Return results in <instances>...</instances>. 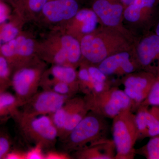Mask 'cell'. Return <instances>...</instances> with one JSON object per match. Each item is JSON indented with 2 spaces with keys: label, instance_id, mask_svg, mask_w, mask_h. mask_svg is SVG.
<instances>
[{
  "label": "cell",
  "instance_id": "obj_38",
  "mask_svg": "<svg viewBox=\"0 0 159 159\" xmlns=\"http://www.w3.org/2000/svg\"><path fill=\"white\" fill-rule=\"evenodd\" d=\"M4 1H5V0H2V1H3V2H4ZM6 1H8V0H6Z\"/></svg>",
  "mask_w": 159,
  "mask_h": 159
},
{
  "label": "cell",
  "instance_id": "obj_27",
  "mask_svg": "<svg viewBox=\"0 0 159 159\" xmlns=\"http://www.w3.org/2000/svg\"><path fill=\"white\" fill-rule=\"evenodd\" d=\"M155 80L148 97L140 105L150 107L159 106V68L157 71Z\"/></svg>",
  "mask_w": 159,
  "mask_h": 159
},
{
  "label": "cell",
  "instance_id": "obj_26",
  "mask_svg": "<svg viewBox=\"0 0 159 159\" xmlns=\"http://www.w3.org/2000/svg\"><path fill=\"white\" fill-rule=\"evenodd\" d=\"M19 30L12 23H5L0 25V37L3 44L18 36Z\"/></svg>",
  "mask_w": 159,
  "mask_h": 159
},
{
  "label": "cell",
  "instance_id": "obj_37",
  "mask_svg": "<svg viewBox=\"0 0 159 159\" xmlns=\"http://www.w3.org/2000/svg\"><path fill=\"white\" fill-rule=\"evenodd\" d=\"M0 91H4L2 89V88H1V86H0Z\"/></svg>",
  "mask_w": 159,
  "mask_h": 159
},
{
  "label": "cell",
  "instance_id": "obj_18",
  "mask_svg": "<svg viewBox=\"0 0 159 159\" xmlns=\"http://www.w3.org/2000/svg\"><path fill=\"white\" fill-rule=\"evenodd\" d=\"M61 45L66 53L68 65L75 68L82 56L80 42L72 35H66L61 39Z\"/></svg>",
  "mask_w": 159,
  "mask_h": 159
},
{
  "label": "cell",
  "instance_id": "obj_9",
  "mask_svg": "<svg viewBox=\"0 0 159 159\" xmlns=\"http://www.w3.org/2000/svg\"><path fill=\"white\" fill-rule=\"evenodd\" d=\"M97 67L107 77L114 75L125 77L140 70L135 55L127 50L112 54Z\"/></svg>",
  "mask_w": 159,
  "mask_h": 159
},
{
  "label": "cell",
  "instance_id": "obj_11",
  "mask_svg": "<svg viewBox=\"0 0 159 159\" xmlns=\"http://www.w3.org/2000/svg\"><path fill=\"white\" fill-rule=\"evenodd\" d=\"M125 7L120 0H94L93 10L102 24L109 28H116L123 17Z\"/></svg>",
  "mask_w": 159,
  "mask_h": 159
},
{
  "label": "cell",
  "instance_id": "obj_33",
  "mask_svg": "<svg viewBox=\"0 0 159 159\" xmlns=\"http://www.w3.org/2000/svg\"><path fill=\"white\" fill-rule=\"evenodd\" d=\"M149 109L151 111L156 117L159 121V106H152L151 108Z\"/></svg>",
  "mask_w": 159,
  "mask_h": 159
},
{
  "label": "cell",
  "instance_id": "obj_30",
  "mask_svg": "<svg viewBox=\"0 0 159 159\" xmlns=\"http://www.w3.org/2000/svg\"><path fill=\"white\" fill-rule=\"evenodd\" d=\"M43 150L39 146H35L34 148H32L27 153H25V159H45V154L43 153Z\"/></svg>",
  "mask_w": 159,
  "mask_h": 159
},
{
  "label": "cell",
  "instance_id": "obj_1",
  "mask_svg": "<svg viewBox=\"0 0 159 159\" xmlns=\"http://www.w3.org/2000/svg\"><path fill=\"white\" fill-rule=\"evenodd\" d=\"M12 116L26 141L47 152L54 150L58 132L49 115L33 116L19 110Z\"/></svg>",
  "mask_w": 159,
  "mask_h": 159
},
{
  "label": "cell",
  "instance_id": "obj_32",
  "mask_svg": "<svg viewBox=\"0 0 159 159\" xmlns=\"http://www.w3.org/2000/svg\"><path fill=\"white\" fill-rule=\"evenodd\" d=\"M72 157L66 152L58 153L53 151L48 152L45 154V159H71Z\"/></svg>",
  "mask_w": 159,
  "mask_h": 159
},
{
  "label": "cell",
  "instance_id": "obj_7",
  "mask_svg": "<svg viewBox=\"0 0 159 159\" xmlns=\"http://www.w3.org/2000/svg\"><path fill=\"white\" fill-rule=\"evenodd\" d=\"M70 97L53 91L43 90L38 92L21 107L27 115H50L62 107Z\"/></svg>",
  "mask_w": 159,
  "mask_h": 159
},
{
  "label": "cell",
  "instance_id": "obj_24",
  "mask_svg": "<svg viewBox=\"0 0 159 159\" xmlns=\"http://www.w3.org/2000/svg\"><path fill=\"white\" fill-rule=\"evenodd\" d=\"M16 9H25L33 12L41 11L48 0H8Z\"/></svg>",
  "mask_w": 159,
  "mask_h": 159
},
{
  "label": "cell",
  "instance_id": "obj_25",
  "mask_svg": "<svg viewBox=\"0 0 159 159\" xmlns=\"http://www.w3.org/2000/svg\"><path fill=\"white\" fill-rule=\"evenodd\" d=\"M11 67L7 60L0 54V86L3 90L11 85V80L9 78Z\"/></svg>",
  "mask_w": 159,
  "mask_h": 159
},
{
  "label": "cell",
  "instance_id": "obj_39",
  "mask_svg": "<svg viewBox=\"0 0 159 159\" xmlns=\"http://www.w3.org/2000/svg\"></svg>",
  "mask_w": 159,
  "mask_h": 159
},
{
  "label": "cell",
  "instance_id": "obj_8",
  "mask_svg": "<svg viewBox=\"0 0 159 159\" xmlns=\"http://www.w3.org/2000/svg\"><path fill=\"white\" fill-rule=\"evenodd\" d=\"M41 72L36 68L20 67L15 72L11 80V86L15 95L22 106L38 92L41 80Z\"/></svg>",
  "mask_w": 159,
  "mask_h": 159
},
{
  "label": "cell",
  "instance_id": "obj_36",
  "mask_svg": "<svg viewBox=\"0 0 159 159\" xmlns=\"http://www.w3.org/2000/svg\"><path fill=\"white\" fill-rule=\"evenodd\" d=\"M3 45L2 41V39H1V38L0 37V48L2 47V46Z\"/></svg>",
  "mask_w": 159,
  "mask_h": 159
},
{
  "label": "cell",
  "instance_id": "obj_22",
  "mask_svg": "<svg viewBox=\"0 0 159 159\" xmlns=\"http://www.w3.org/2000/svg\"><path fill=\"white\" fill-rule=\"evenodd\" d=\"M17 63L20 57H28L33 53L34 43L30 39L24 36H18L13 39Z\"/></svg>",
  "mask_w": 159,
  "mask_h": 159
},
{
  "label": "cell",
  "instance_id": "obj_5",
  "mask_svg": "<svg viewBox=\"0 0 159 159\" xmlns=\"http://www.w3.org/2000/svg\"><path fill=\"white\" fill-rule=\"evenodd\" d=\"M84 98L89 111L106 119H113L123 111L131 110L130 99L124 91L117 87L84 95Z\"/></svg>",
  "mask_w": 159,
  "mask_h": 159
},
{
  "label": "cell",
  "instance_id": "obj_23",
  "mask_svg": "<svg viewBox=\"0 0 159 159\" xmlns=\"http://www.w3.org/2000/svg\"><path fill=\"white\" fill-rule=\"evenodd\" d=\"M136 153L142 155L148 159H159V135L152 137L146 145L136 149Z\"/></svg>",
  "mask_w": 159,
  "mask_h": 159
},
{
  "label": "cell",
  "instance_id": "obj_13",
  "mask_svg": "<svg viewBox=\"0 0 159 159\" xmlns=\"http://www.w3.org/2000/svg\"><path fill=\"white\" fill-rule=\"evenodd\" d=\"M79 11L78 0H48L42 12L52 22L74 18Z\"/></svg>",
  "mask_w": 159,
  "mask_h": 159
},
{
  "label": "cell",
  "instance_id": "obj_14",
  "mask_svg": "<svg viewBox=\"0 0 159 159\" xmlns=\"http://www.w3.org/2000/svg\"><path fill=\"white\" fill-rule=\"evenodd\" d=\"M66 112V123L58 140L62 141L88 113L89 110L83 97L76 96L68 99L64 105Z\"/></svg>",
  "mask_w": 159,
  "mask_h": 159
},
{
  "label": "cell",
  "instance_id": "obj_35",
  "mask_svg": "<svg viewBox=\"0 0 159 159\" xmlns=\"http://www.w3.org/2000/svg\"><path fill=\"white\" fill-rule=\"evenodd\" d=\"M155 33L159 36V20L157 22L156 25Z\"/></svg>",
  "mask_w": 159,
  "mask_h": 159
},
{
  "label": "cell",
  "instance_id": "obj_31",
  "mask_svg": "<svg viewBox=\"0 0 159 159\" xmlns=\"http://www.w3.org/2000/svg\"><path fill=\"white\" fill-rule=\"evenodd\" d=\"M9 7L4 2H0V25L6 23L9 18Z\"/></svg>",
  "mask_w": 159,
  "mask_h": 159
},
{
  "label": "cell",
  "instance_id": "obj_15",
  "mask_svg": "<svg viewBox=\"0 0 159 159\" xmlns=\"http://www.w3.org/2000/svg\"><path fill=\"white\" fill-rule=\"evenodd\" d=\"M72 157L78 159H115L116 149L113 141L107 138L72 152Z\"/></svg>",
  "mask_w": 159,
  "mask_h": 159
},
{
  "label": "cell",
  "instance_id": "obj_6",
  "mask_svg": "<svg viewBox=\"0 0 159 159\" xmlns=\"http://www.w3.org/2000/svg\"><path fill=\"white\" fill-rule=\"evenodd\" d=\"M156 74L150 71H136L126 75L122 80L124 92L130 99L131 111H135L148 97Z\"/></svg>",
  "mask_w": 159,
  "mask_h": 159
},
{
  "label": "cell",
  "instance_id": "obj_10",
  "mask_svg": "<svg viewBox=\"0 0 159 159\" xmlns=\"http://www.w3.org/2000/svg\"><path fill=\"white\" fill-rule=\"evenodd\" d=\"M135 55L140 69L156 74L159 68V36L154 33L143 37Z\"/></svg>",
  "mask_w": 159,
  "mask_h": 159
},
{
  "label": "cell",
  "instance_id": "obj_12",
  "mask_svg": "<svg viewBox=\"0 0 159 159\" xmlns=\"http://www.w3.org/2000/svg\"><path fill=\"white\" fill-rule=\"evenodd\" d=\"M159 0H134L124 9L123 17L127 22L148 24L155 15Z\"/></svg>",
  "mask_w": 159,
  "mask_h": 159
},
{
  "label": "cell",
  "instance_id": "obj_28",
  "mask_svg": "<svg viewBox=\"0 0 159 159\" xmlns=\"http://www.w3.org/2000/svg\"><path fill=\"white\" fill-rule=\"evenodd\" d=\"M12 141L8 134L0 129V159H6L12 149Z\"/></svg>",
  "mask_w": 159,
  "mask_h": 159
},
{
  "label": "cell",
  "instance_id": "obj_20",
  "mask_svg": "<svg viewBox=\"0 0 159 159\" xmlns=\"http://www.w3.org/2000/svg\"><path fill=\"white\" fill-rule=\"evenodd\" d=\"M39 86L43 90L53 91L60 95L67 96L70 98L76 96L79 92V84H72L61 81L48 80L40 81Z\"/></svg>",
  "mask_w": 159,
  "mask_h": 159
},
{
  "label": "cell",
  "instance_id": "obj_17",
  "mask_svg": "<svg viewBox=\"0 0 159 159\" xmlns=\"http://www.w3.org/2000/svg\"><path fill=\"white\" fill-rule=\"evenodd\" d=\"M74 18L79 31L84 35L96 30L99 19L93 9H89L79 10Z\"/></svg>",
  "mask_w": 159,
  "mask_h": 159
},
{
  "label": "cell",
  "instance_id": "obj_4",
  "mask_svg": "<svg viewBox=\"0 0 159 159\" xmlns=\"http://www.w3.org/2000/svg\"><path fill=\"white\" fill-rule=\"evenodd\" d=\"M112 133L116 149L115 159L134 158L139 132L133 112L126 110L114 118Z\"/></svg>",
  "mask_w": 159,
  "mask_h": 159
},
{
  "label": "cell",
  "instance_id": "obj_21",
  "mask_svg": "<svg viewBox=\"0 0 159 159\" xmlns=\"http://www.w3.org/2000/svg\"><path fill=\"white\" fill-rule=\"evenodd\" d=\"M22 106V104L15 95L6 90L0 91V118L13 116Z\"/></svg>",
  "mask_w": 159,
  "mask_h": 159
},
{
  "label": "cell",
  "instance_id": "obj_3",
  "mask_svg": "<svg viewBox=\"0 0 159 159\" xmlns=\"http://www.w3.org/2000/svg\"><path fill=\"white\" fill-rule=\"evenodd\" d=\"M106 118L89 111L65 139L60 141L64 152L70 153L107 138Z\"/></svg>",
  "mask_w": 159,
  "mask_h": 159
},
{
  "label": "cell",
  "instance_id": "obj_2",
  "mask_svg": "<svg viewBox=\"0 0 159 159\" xmlns=\"http://www.w3.org/2000/svg\"><path fill=\"white\" fill-rule=\"evenodd\" d=\"M81 54L91 65L97 66L107 57L127 50L128 43L119 33L111 30H95L82 37Z\"/></svg>",
  "mask_w": 159,
  "mask_h": 159
},
{
  "label": "cell",
  "instance_id": "obj_19",
  "mask_svg": "<svg viewBox=\"0 0 159 159\" xmlns=\"http://www.w3.org/2000/svg\"><path fill=\"white\" fill-rule=\"evenodd\" d=\"M50 73L53 77V79L50 80L78 84L77 73L74 67L55 65L51 67Z\"/></svg>",
  "mask_w": 159,
  "mask_h": 159
},
{
  "label": "cell",
  "instance_id": "obj_34",
  "mask_svg": "<svg viewBox=\"0 0 159 159\" xmlns=\"http://www.w3.org/2000/svg\"><path fill=\"white\" fill-rule=\"evenodd\" d=\"M120 1H121L125 8V7L129 5L132 2H133L134 0H120Z\"/></svg>",
  "mask_w": 159,
  "mask_h": 159
},
{
  "label": "cell",
  "instance_id": "obj_16",
  "mask_svg": "<svg viewBox=\"0 0 159 159\" xmlns=\"http://www.w3.org/2000/svg\"><path fill=\"white\" fill-rule=\"evenodd\" d=\"M135 111L139 140L159 135V120L151 111L149 107L140 106Z\"/></svg>",
  "mask_w": 159,
  "mask_h": 159
},
{
  "label": "cell",
  "instance_id": "obj_29",
  "mask_svg": "<svg viewBox=\"0 0 159 159\" xmlns=\"http://www.w3.org/2000/svg\"><path fill=\"white\" fill-rule=\"evenodd\" d=\"M87 67L90 76L95 82L111 85L108 77L99 70L97 66L87 65Z\"/></svg>",
  "mask_w": 159,
  "mask_h": 159
}]
</instances>
